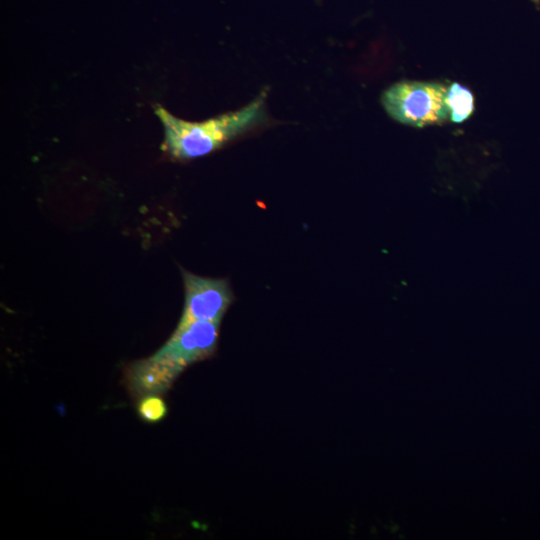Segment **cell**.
I'll list each match as a JSON object with an SVG mask.
<instances>
[{
  "label": "cell",
  "mask_w": 540,
  "mask_h": 540,
  "mask_svg": "<svg viewBox=\"0 0 540 540\" xmlns=\"http://www.w3.org/2000/svg\"><path fill=\"white\" fill-rule=\"evenodd\" d=\"M265 99L262 92L245 107L202 122L185 121L157 106L155 113L164 129L163 148L176 159L207 155L264 122Z\"/></svg>",
  "instance_id": "1"
},
{
  "label": "cell",
  "mask_w": 540,
  "mask_h": 540,
  "mask_svg": "<svg viewBox=\"0 0 540 540\" xmlns=\"http://www.w3.org/2000/svg\"><path fill=\"white\" fill-rule=\"evenodd\" d=\"M446 95V87L438 83L401 81L386 89L381 101L396 121L424 127L442 124L449 118Z\"/></svg>",
  "instance_id": "2"
},
{
  "label": "cell",
  "mask_w": 540,
  "mask_h": 540,
  "mask_svg": "<svg viewBox=\"0 0 540 540\" xmlns=\"http://www.w3.org/2000/svg\"><path fill=\"white\" fill-rule=\"evenodd\" d=\"M219 325L195 321L186 327L176 328L170 339L147 360L173 382L185 367L214 352Z\"/></svg>",
  "instance_id": "3"
},
{
  "label": "cell",
  "mask_w": 540,
  "mask_h": 540,
  "mask_svg": "<svg viewBox=\"0 0 540 540\" xmlns=\"http://www.w3.org/2000/svg\"><path fill=\"white\" fill-rule=\"evenodd\" d=\"M185 288V305L177 328L195 321L220 323L232 301L226 280L204 278L182 271Z\"/></svg>",
  "instance_id": "4"
},
{
  "label": "cell",
  "mask_w": 540,
  "mask_h": 540,
  "mask_svg": "<svg viewBox=\"0 0 540 540\" xmlns=\"http://www.w3.org/2000/svg\"><path fill=\"white\" fill-rule=\"evenodd\" d=\"M446 104L450 120L453 123H462L474 111V96L468 88L455 82L447 89Z\"/></svg>",
  "instance_id": "5"
},
{
  "label": "cell",
  "mask_w": 540,
  "mask_h": 540,
  "mask_svg": "<svg viewBox=\"0 0 540 540\" xmlns=\"http://www.w3.org/2000/svg\"><path fill=\"white\" fill-rule=\"evenodd\" d=\"M137 411L144 421L156 423L165 417L167 406L161 397L157 394H151L141 397L137 405Z\"/></svg>",
  "instance_id": "6"
},
{
  "label": "cell",
  "mask_w": 540,
  "mask_h": 540,
  "mask_svg": "<svg viewBox=\"0 0 540 540\" xmlns=\"http://www.w3.org/2000/svg\"><path fill=\"white\" fill-rule=\"evenodd\" d=\"M534 1H535L536 3H538V2H539V0H534Z\"/></svg>",
  "instance_id": "7"
}]
</instances>
